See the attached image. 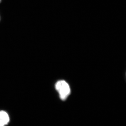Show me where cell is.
<instances>
[{
  "instance_id": "cell-1",
  "label": "cell",
  "mask_w": 126,
  "mask_h": 126,
  "mask_svg": "<svg viewBox=\"0 0 126 126\" xmlns=\"http://www.w3.org/2000/svg\"><path fill=\"white\" fill-rule=\"evenodd\" d=\"M55 88L63 100L66 99L70 93V87L69 84L64 80H60L56 83Z\"/></svg>"
},
{
  "instance_id": "cell-3",
  "label": "cell",
  "mask_w": 126,
  "mask_h": 126,
  "mask_svg": "<svg viewBox=\"0 0 126 126\" xmlns=\"http://www.w3.org/2000/svg\"><path fill=\"white\" fill-rule=\"evenodd\" d=\"M1 0H0V2H1Z\"/></svg>"
},
{
  "instance_id": "cell-2",
  "label": "cell",
  "mask_w": 126,
  "mask_h": 126,
  "mask_svg": "<svg viewBox=\"0 0 126 126\" xmlns=\"http://www.w3.org/2000/svg\"><path fill=\"white\" fill-rule=\"evenodd\" d=\"M10 122L8 114L4 110H0V126L7 125Z\"/></svg>"
}]
</instances>
